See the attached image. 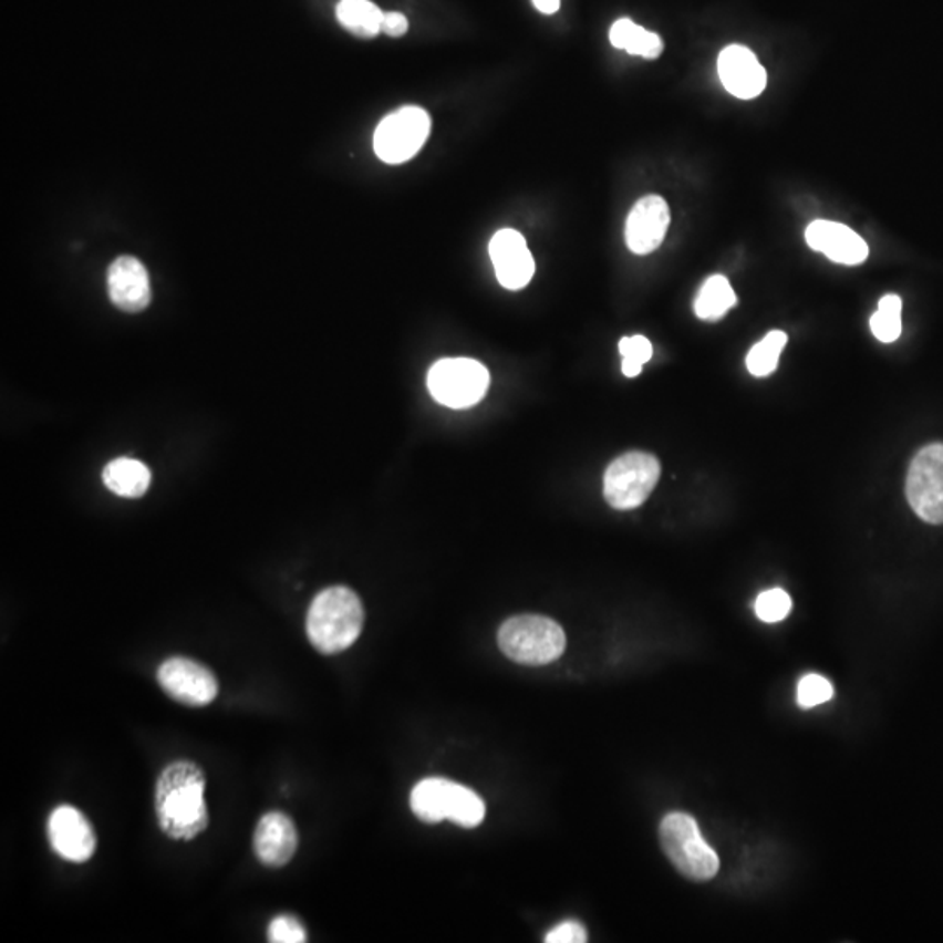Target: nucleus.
Segmentation results:
<instances>
[{
	"mask_svg": "<svg viewBox=\"0 0 943 943\" xmlns=\"http://www.w3.org/2000/svg\"><path fill=\"white\" fill-rule=\"evenodd\" d=\"M298 844V830L289 816L273 811L259 819L253 833V851L265 867H286L294 858Z\"/></svg>",
	"mask_w": 943,
	"mask_h": 943,
	"instance_id": "nucleus-16",
	"label": "nucleus"
},
{
	"mask_svg": "<svg viewBox=\"0 0 943 943\" xmlns=\"http://www.w3.org/2000/svg\"><path fill=\"white\" fill-rule=\"evenodd\" d=\"M659 837L666 857L685 878L704 882L718 873V854L704 840L700 825L691 815L670 812L662 819Z\"/></svg>",
	"mask_w": 943,
	"mask_h": 943,
	"instance_id": "nucleus-5",
	"label": "nucleus"
},
{
	"mask_svg": "<svg viewBox=\"0 0 943 943\" xmlns=\"http://www.w3.org/2000/svg\"><path fill=\"white\" fill-rule=\"evenodd\" d=\"M906 498L923 521L943 525V444H930L912 459Z\"/></svg>",
	"mask_w": 943,
	"mask_h": 943,
	"instance_id": "nucleus-9",
	"label": "nucleus"
},
{
	"mask_svg": "<svg viewBox=\"0 0 943 943\" xmlns=\"http://www.w3.org/2000/svg\"><path fill=\"white\" fill-rule=\"evenodd\" d=\"M619 352L624 356L622 373L628 377H636L638 374H642L643 365L654 355V348L645 335H633V338L621 340Z\"/></svg>",
	"mask_w": 943,
	"mask_h": 943,
	"instance_id": "nucleus-24",
	"label": "nucleus"
},
{
	"mask_svg": "<svg viewBox=\"0 0 943 943\" xmlns=\"http://www.w3.org/2000/svg\"><path fill=\"white\" fill-rule=\"evenodd\" d=\"M426 385L432 397L453 410H467L485 398L488 369L472 359H444L431 369Z\"/></svg>",
	"mask_w": 943,
	"mask_h": 943,
	"instance_id": "nucleus-7",
	"label": "nucleus"
},
{
	"mask_svg": "<svg viewBox=\"0 0 943 943\" xmlns=\"http://www.w3.org/2000/svg\"><path fill=\"white\" fill-rule=\"evenodd\" d=\"M588 942V931L577 921H564L547 933L546 943H583Z\"/></svg>",
	"mask_w": 943,
	"mask_h": 943,
	"instance_id": "nucleus-28",
	"label": "nucleus"
},
{
	"mask_svg": "<svg viewBox=\"0 0 943 943\" xmlns=\"http://www.w3.org/2000/svg\"><path fill=\"white\" fill-rule=\"evenodd\" d=\"M718 75L725 90L740 100L757 99L767 86V72L758 62L757 54L739 44L722 51Z\"/></svg>",
	"mask_w": 943,
	"mask_h": 943,
	"instance_id": "nucleus-14",
	"label": "nucleus"
},
{
	"mask_svg": "<svg viewBox=\"0 0 943 943\" xmlns=\"http://www.w3.org/2000/svg\"><path fill=\"white\" fill-rule=\"evenodd\" d=\"M498 645L510 661L522 666H546L564 654L567 636L549 616L518 615L501 624Z\"/></svg>",
	"mask_w": 943,
	"mask_h": 943,
	"instance_id": "nucleus-4",
	"label": "nucleus"
},
{
	"mask_svg": "<svg viewBox=\"0 0 943 943\" xmlns=\"http://www.w3.org/2000/svg\"><path fill=\"white\" fill-rule=\"evenodd\" d=\"M495 273L501 287L509 290L525 289L535 274V261L525 236L514 229H500L489 243Z\"/></svg>",
	"mask_w": 943,
	"mask_h": 943,
	"instance_id": "nucleus-13",
	"label": "nucleus"
},
{
	"mask_svg": "<svg viewBox=\"0 0 943 943\" xmlns=\"http://www.w3.org/2000/svg\"><path fill=\"white\" fill-rule=\"evenodd\" d=\"M661 477V464L650 453H625L604 472V500L616 510L645 504Z\"/></svg>",
	"mask_w": 943,
	"mask_h": 943,
	"instance_id": "nucleus-6",
	"label": "nucleus"
},
{
	"mask_svg": "<svg viewBox=\"0 0 943 943\" xmlns=\"http://www.w3.org/2000/svg\"><path fill=\"white\" fill-rule=\"evenodd\" d=\"M157 682L172 700L186 706H207L219 694L216 675L193 659L172 657L163 662L157 670Z\"/></svg>",
	"mask_w": 943,
	"mask_h": 943,
	"instance_id": "nucleus-10",
	"label": "nucleus"
},
{
	"mask_svg": "<svg viewBox=\"0 0 943 943\" xmlns=\"http://www.w3.org/2000/svg\"><path fill=\"white\" fill-rule=\"evenodd\" d=\"M48 837L54 852L71 863H86L95 854V830L75 807L60 806L51 812Z\"/></svg>",
	"mask_w": 943,
	"mask_h": 943,
	"instance_id": "nucleus-11",
	"label": "nucleus"
},
{
	"mask_svg": "<svg viewBox=\"0 0 943 943\" xmlns=\"http://www.w3.org/2000/svg\"><path fill=\"white\" fill-rule=\"evenodd\" d=\"M670 224L671 211L666 199L655 195L640 199L625 222L629 250L638 256L655 252L666 238Z\"/></svg>",
	"mask_w": 943,
	"mask_h": 943,
	"instance_id": "nucleus-12",
	"label": "nucleus"
},
{
	"mask_svg": "<svg viewBox=\"0 0 943 943\" xmlns=\"http://www.w3.org/2000/svg\"><path fill=\"white\" fill-rule=\"evenodd\" d=\"M410 29V21L402 13H385L383 23H381V32H385L390 38H402Z\"/></svg>",
	"mask_w": 943,
	"mask_h": 943,
	"instance_id": "nucleus-29",
	"label": "nucleus"
},
{
	"mask_svg": "<svg viewBox=\"0 0 943 943\" xmlns=\"http://www.w3.org/2000/svg\"><path fill=\"white\" fill-rule=\"evenodd\" d=\"M610 42L616 50L649 60L659 59L664 50V42L657 33L649 32L629 18H621L613 23L610 29Z\"/></svg>",
	"mask_w": 943,
	"mask_h": 943,
	"instance_id": "nucleus-19",
	"label": "nucleus"
},
{
	"mask_svg": "<svg viewBox=\"0 0 943 943\" xmlns=\"http://www.w3.org/2000/svg\"><path fill=\"white\" fill-rule=\"evenodd\" d=\"M361 598L344 586L323 589L311 601L307 633L311 645L323 655L341 654L361 636L364 628Z\"/></svg>",
	"mask_w": 943,
	"mask_h": 943,
	"instance_id": "nucleus-2",
	"label": "nucleus"
},
{
	"mask_svg": "<svg viewBox=\"0 0 943 943\" xmlns=\"http://www.w3.org/2000/svg\"><path fill=\"white\" fill-rule=\"evenodd\" d=\"M411 809L423 823L449 819L464 828L479 827L486 818V804L476 791L444 778L422 779L411 791Z\"/></svg>",
	"mask_w": 943,
	"mask_h": 943,
	"instance_id": "nucleus-3",
	"label": "nucleus"
},
{
	"mask_svg": "<svg viewBox=\"0 0 943 943\" xmlns=\"http://www.w3.org/2000/svg\"><path fill=\"white\" fill-rule=\"evenodd\" d=\"M207 779L198 764L175 760L157 776L154 807L157 823L174 840H193L208 828Z\"/></svg>",
	"mask_w": 943,
	"mask_h": 943,
	"instance_id": "nucleus-1",
	"label": "nucleus"
},
{
	"mask_svg": "<svg viewBox=\"0 0 943 943\" xmlns=\"http://www.w3.org/2000/svg\"><path fill=\"white\" fill-rule=\"evenodd\" d=\"M104 485L123 498L144 497L151 486V470L135 458H116L102 472Z\"/></svg>",
	"mask_w": 943,
	"mask_h": 943,
	"instance_id": "nucleus-18",
	"label": "nucleus"
},
{
	"mask_svg": "<svg viewBox=\"0 0 943 943\" xmlns=\"http://www.w3.org/2000/svg\"><path fill=\"white\" fill-rule=\"evenodd\" d=\"M788 343V335L783 331H773L749 350L746 365L749 373L757 377L769 376L778 367L779 355Z\"/></svg>",
	"mask_w": 943,
	"mask_h": 943,
	"instance_id": "nucleus-22",
	"label": "nucleus"
},
{
	"mask_svg": "<svg viewBox=\"0 0 943 943\" xmlns=\"http://www.w3.org/2000/svg\"><path fill=\"white\" fill-rule=\"evenodd\" d=\"M790 612L791 598L783 589L764 591L755 601V613L761 622H767V624L785 621Z\"/></svg>",
	"mask_w": 943,
	"mask_h": 943,
	"instance_id": "nucleus-25",
	"label": "nucleus"
},
{
	"mask_svg": "<svg viewBox=\"0 0 943 943\" xmlns=\"http://www.w3.org/2000/svg\"><path fill=\"white\" fill-rule=\"evenodd\" d=\"M806 241L812 250L827 256L837 265L858 266L867 261L869 245L857 231L833 222V220H815L806 229Z\"/></svg>",
	"mask_w": 943,
	"mask_h": 943,
	"instance_id": "nucleus-15",
	"label": "nucleus"
},
{
	"mask_svg": "<svg viewBox=\"0 0 943 943\" xmlns=\"http://www.w3.org/2000/svg\"><path fill=\"white\" fill-rule=\"evenodd\" d=\"M737 298L733 286L724 274H713L701 287L695 298L694 311L701 320H718L736 307Z\"/></svg>",
	"mask_w": 943,
	"mask_h": 943,
	"instance_id": "nucleus-21",
	"label": "nucleus"
},
{
	"mask_svg": "<svg viewBox=\"0 0 943 943\" xmlns=\"http://www.w3.org/2000/svg\"><path fill=\"white\" fill-rule=\"evenodd\" d=\"M832 697V683L828 682L825 676L816 675V673L804 676L799 682V687H797V703L804 709L828 703Z\"/></svg>",
	"mask_w": 943,
	"mask_h": 943,
	"instance_id": "nucleus-26",
	"label": "nucleus"
},
{
	"mask_svg": "<svg viewBox=\"0 0 943 943\" xmlns=\"http://www.w3.org/2000/svg\"><path fill=\"white\" fill-rule=\"evenodd\" d=\"M535 8L543 14H555L559 11L561 0H533Z\"/></svg>",
	"mask_w": 943,
	"mask_h": 943,
	"instance_id": "nucleus-30",
	"label": "nucleus"
},
{
	"mask_svg": "<svg viewBox=\"0 0 943 943\" xmlns=\"http://www.w3.org/2000/svg\"><path fill=\"white\" fill-rule=\"evenodd\" d=\"M335 14L348 32L364 39L376 38L385 17V13L371 0H341Z\"/></svg>",
	"mask_w": 943,
	"mask_h": 943,
	"instance_id": "nucleus-20",
	"label": "nucleus"
},
{
	"mask_svg": "<svg viewBox=\"0 0 943 943\" xmlns=\"http://www.w3.org/2000/svg\"><path fill=\"white\" fill-rule=\"evenodd\" d=\"M432 120L428 112L416 105L398 108L374 133V153L381 162L401 165L416 156L431 137Z\"/></svg>",
	"mask_w": 943,
	"mask_h": 943,
	"instance_id": "nucleus-8",
	"label": "nucleus"
},
{
	"mask_svg": "<svg viewBox=\"0 0 943 943\" xmlns=\"http://www.w3.org/2000/svg\"><path fill=\"white\" fill-rule=\"evenodd\" d=\"M108 298L112 304L128 313L145 310L151 302L147 269L132 256L117 257L107 273Z\"/></svg>",
	"mask_w": 943,
	"mask_h": 943,
	"instance_id": "nucleus-17",
	"label": "nucleus"
},
{
	"mask_svg": "<svg viewBox=\"0 0 943 943\" xmlns=\"http://www.w3.org/2000/svg\"><path fill=\"white\" fill-rule=\"evenodd\" d=\"M268 940L273 943H304L307 930L294 915H278L269 923Z\"/></svg>",
	"mask_w": 943,
	"mask_h": 943,
	"instance_id": "nucleus-27",
	"label": "nucleus"
},
{
	"mask_svg": "<svg viewBox=\"0 0 943 943\" xmlns=\"http://www.w3.org/2000/svg\"><path fill=\"white\" fill-rule=\"evenodd\" d=\"M870 329L881 343H893L902 334V299L890 294L879 301L870 319Z\"/></svg>",
	"mask_w": 943,
	"mask_h": 943,
	"instance_id": "nucleus-23",
	"label": "nucleus"
}]
</instances>
